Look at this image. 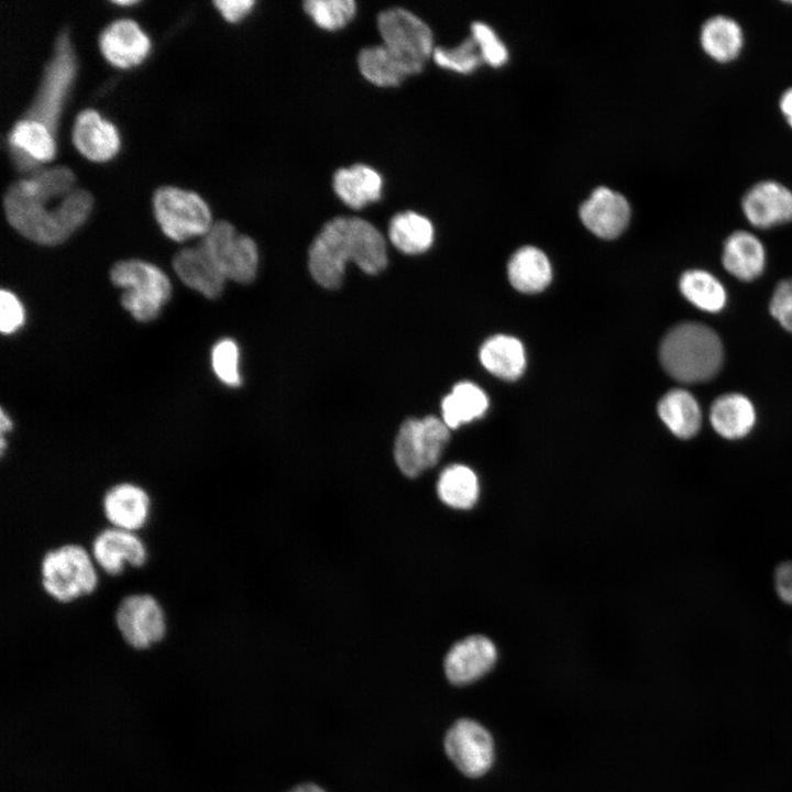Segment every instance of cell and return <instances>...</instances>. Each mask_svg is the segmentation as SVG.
Listing matches in <instances>:
<instances>
[{
	"label": "cell",
	"mask_w": 792,
	"mask_h": 792,
	"mask_svg": "<svg viewBox=\"0 0 792 792\" xmlns=\"http://www.w3.org/2000/svg\"><path fill=\"white\" fill-rule=\"evenodd\" d=\"M659 355L662 367L674 380L701 383L719 372L723 345L716 332L706 324L683 322L662 339Z\"/></svg>",
	"instance_id": "3"
},
{
	"label": "cell",
	"mask_w": 792,
	"mask_h": 792,
	"mask_svg": "<svg viewBox=\"0 0 792 792\" xmlns=\"http://www.w3.org/2000/svg\"><path fill=\"white\" fill-rule=\"evenodd\" d=\"M437 490L440 499L448 506L469 509L479 497L477 476L469 466L449 465L441 472Z\"/></svg>",
	"instance_id": "31"
},
{
	"label": "cell",
	"mask_w": 792,
	"mask_h": 792,
	"mask_svg": "<svg viewBox=\"0 0 792 792\" xmlns=\"http://www.w3.org/2000/svg\"><path fill=\"white\" fill-rule=\"evenodd\" d=\"M471 31L484 62L492 66H499L506 62L507 48L490 25L484 22H474Z\"/></svg>",
	"instance_id": "37"
},
{
	"label": "cell",
	"mask_w": 792,
	"mask_h": 792,
	"mask_svg": "<svg viewBox=\"0 0 792 792\" xmlns=\"http://www.w3.org/2000/svg\"><path fill=\"white\" fill-rule=\"evenodd\" d=\"M444 749L455 767L468 777L485 774L494 760L491 734L472 719H460L448 730Z\"/></svg>",
	"instance_id": "12"
},
{
	"label": "cell",
	"mask_w": 792,
	"mask_h": 792,
	"mask_svg": "<svg viewBox=\"0 0 792 792\" xmlns=\"http://www.w3.org/2000/svg\"><path fill=\"white\" fill-rule=\"evenodd\" d=\"M8 143L11 150L22 152L32 161H50L54 155V141L51 132L40 122L20 119L12 127Z\"/></svg>",
	"instance_id": "33"
},
{
	"label": "cell",
	"mask_w": 792,
	"mask_h": 792,
	"mask_svg": "<svg viewBox=\"0 0 792 792\" xmlns=\"http://www.w3.org/2000/svg\"><path fill=\"white\" fill-rule=\"evenodd\" d=\"M769 310L781 327L792 332V278L781 280L777 285Z\"/></svg>",
	"instance_id": "38"
},
{
	"label": "cell",
	"mask_w": 792,
	"mask_h": 792,
	"mask_svg": "<svg viewBox=\"0 0 792 792\" xmlns=\"http://www.w3.org/2000/svg\"><path fill=\"white\" fill-rule=\"evenodd\" d=\"M480 360L488 372L508 381L518 378L526 365L521 342L505 334L487 339L480 350Z\"/></svg>",
	"instance_id": "27"
},
{
	"label": "cell",
	"mask_w": 792,
	"mask_h": 792,
	"mask_svg": "<svg viewBox=\"0 0 792 792\" xmlns=\"http://www.w3.org/2000/svg\"><path fill=\"white\" fill-rule=\"evenodd\" d=\"M700 42L708 56L725 63L733 61L740 53L744 34L740 25L734 19L714 15L703 23Z\"/></svg>",
	"instance_id": "28"
},
{
	"label": "cell",
	"mask_w": 792,
	"mask_h": 792,
	"mask_svg": "<svg viewBox=\"0 0 792 792\" xmlns=\"http://www.w3.org/2000/svg\"><path fill=\"white\" fill-rule=\"evenodd\" d=\"M776 588L783 602L792 604V562L781 563L777 568Z\"/></svg>",
	"instance_id": "41"
},
{
	"label": "cell",
	"mask_w": 792,
	"mask_h": 792,
	"mask_svg": "<svg viewBox=\"0 0 792 792\" xmlns=\"http://www.w3.org/2000/svg\"><path fill=\"white\" fill-rule=\"evenodd\" d=\"M658 414L670 431L681 439L694 437L702 425V411L695 397L685 389H672L660 399Z\"/></svg>",
	"instance_id": "25"
},
{
	"label": "cell",
	"mask_w": 792,
	"mask_h": 792,
	"mask_svg": "<svg viewBox=\"0 0 792 792\" xmlns=\"http://www.w3.org/2000/svg\"><path fill=\"white\" fill-rule=\"evenodd\" d=\"M290 792H326L314 783H305L294 788Z\"/></svg>",
	"instance_id": "43"
},
{
	"label": "cell",
	"mask_w": 792,
	"mask_h": 792,
	"mask_svg": "<svg viewBox=\"0 0 792 792\" xmlns=\"http://www.w3.org/2000/svg\"><path fill=\"white\" fill-rule=\"evenodd\" d=\"M432 58L437 65L463 74L474 70L484 62L472 35L453 48H435Z\"/></svg>",
	"instance_id": "35"
},
{
	"label": "cell",
	"mask_w": 792,
	"mask_h": 792,
	"mask_svg": "<svg viewBox=\"0 0 792 792\" xmlns=\"http://www.w3.org/2000/svg\"><path fill=\"white\" fill-rule=\"evenodd\" d=\"M76 72V62L67 34L61 32L38 89L22 119L43 124L53 135L64 97Z\"/></svg>",
	"instance_id": "9"
},
{
	"label": "cell",
	"mask_w": 792,
	"mask_h": 792,
	"mask_svg": "<svg viewBox=\"0 0 792 792\" xmlns=\"http://www.w3.org/2000/svg\"><path fill=\"white\" fill-rule=\"evenodd\" d=\"M361 74L378 87H395L419 72L383 44L363 48L358 56Z\"/></svg>",
	"instance_id": "23"
},
{
	"label": "cell",
	"mask_w": 792,
	"mask_h": 792,
	"mask_svg": "<svg viewBox=\"0 0 792 792\" xmlns=\"http://www.w3.org/2000/svg\"><path fill=\"white\" fill-rule=\"evenodd\" d=\"M779 106L787 119V122L792 128V88L787 89L782 94Z\"/></svg>",
	"instance_id": "42"
},
{
	"label": "cell",
	"mask_w": 792,
	"mask_h": 792,
	"mask_svg": "<svg viewBox=\"0 0 792 792\" xmlns=\"http://www.w3.org/2000/svg\"><path fill=\"white\" fill-rule=\"evenodd\" d=\"M40 572L45 593L59 603L85 597L98 584L92 556L80 544L67 543L47 551Z\"/></svg>",
	"instance_id": "4"
},
{
	"label": "cell",
	"mask_w": 792,
	"mask_h": 792,
	"mask_svg": "<svg viewBox=\"0 0 792 792\" xmlns=\"http://www.w3.org/2000/svg\"><path fill=\"white\" fill-rule=\"evenodd\" d=\"M99 47L108 62L127 68L139 64L145 57L150 42L134 21L119 19L100 33Z\"/></svg>",
	"instance_id": "18"
},
{
	"label": "cell",
	"mask_w": 792,
	"mask_h": 792,
	"mask_svg": "<svg viewBox=\"0 0 792 792\" xmlns=\"http://www.w3.org/2000/svg\"><path fill=\"white\" fill-rule=\"evenodd\" d=\"M488 407L485 393L475 384H457L441 405L443 422L448 428H458L462 424L480 418Z\"/></svg>",
	"instance_id": "30"
},
{
	"label": "cell",
	"mask_w": 792,
	"mask_h": 792,
	"mask_svg": "<svg viewBox=\"0 0 792 792\" xmlns=\"http://www.w3.org/2000/svg\"><path fill=\"white\" fill-rule=\"evenodd\" d=\"M388 237L395 248L406 254L427 251L433 241L432 223L414 211L400 212L389 222Z\"/></svg>",
	"instance_id": "29"
},
{
	"label": "cell",
	"mask_w": 792,
	"mask_h": 792,
	"mask_svg": "<svg viewBox=\"0 0 792 792\" xmlns=\"http://www.w3.org/2000/svg\"><path fill=\"white\" fill-rule=\"evenodd\" d=\"M350 261L366 274L380 273L387 265L385 240L364 219L333 218L323 226L309 248V271L320 286L334 289L341 285Z\"/></svg>",
	"instance_id": "2"
},
{
	"label": "cell",
	"mask_w": 792,
	"mask_h": 792,
	"mask_svg": "<svg viewBox=\"0 0 792 792\" xmlns=\"http://www.w3.org/2000/svg\"><path fill=\"white\" fill-rule=\"evenodd\" d=\"M173 267L183 283L207 298H217L223 290L226 279L213 270L197 245L180 250L174 256Z\"/></svg>",
	"instance_id": "24"
},
{
	"label": "cell",
	"mask_w": 792,
	"mask_h": 792,
	"mask_svg": "<svg viewBox=\"0 0 792 792\" xmlns=\"http://www.w3.org/2000/svg\"><path fill=\"white\" fill-rule=\"evenodd\" d=\"M113 2H116L117 4H121V6H127V4H132V3H134L135 1H131V0H129V1H125V0L118 1V0H116V1H114V0H113Z\"/></svg>",
	"instance_id": "45"
},
{
	"label": "cell",
	"mask_w": 792,
	"mask_h": 792,
	"mask_svg": "<svg viewBox=\"0 0 792 792\" xmlns=\"http://www.w3.org/2000/svg\"><path fill=\"white\" fill-rule=\"evenodd\" d=\"M496 659V648L488 638L470 636L449 650L444 659V671L451 683L469 684L486 674Z\"/></svg>",
	"instance_id": "16"
},
{
	"label": "cell",
	"mask_w": 792,
	"mask_h": 792,
	"mask_svg": "<svg viewBox=\"0 0 792 792\" xmlns=\"http://www.w3.org/2000/svg\"><path fill=\"white\" fill-rule=\"evenodd\" d=\"M24 322V309L14 294L2 289L0 294V329L4 334L15 332Z\"/></svg>",
	"instance_id": "39"
},
{
	"label": "cell",
	"mask_w": 792,
	"mask_h": 792,
	"mask_svg": "<svg viewBox=\"0 0 792 792\" xmlns=\"http://www.w3.org/2000/svg\"><path fill=\"white\" fill-rule=\"evenodd\" d=\"M0 429H1L2 437L6 432H8L12 429V421L9 418V416L6 415V413L3 410H1V414H0Z\"/></svg>",
	"instance_id": "44"
},
{
	"label": "cell",
	"mask_w": 792,
	"mask_h": 792,
	"mask_svg": "<svg viewBox=\"0 0 792 792\" xmlns=\"http://www.w3.org/2000/svg\"><path fill=\"white\" fill-rule=\"evenodd\" d=\"M449 439L448 426L437 417L405 420L395 441L397 466L409 477L418 476L438 463Z\"/></svg>",
	"instance_id": "7"
},
{
	"label": "cell",
	"mask_w": 792,
	"mask_h": 792,
	"mask_svg": "<svg viewBox=\"0 0 792 792\" xmlns=\"http://www.w3.org/2000/svg\"><path fill=\"white\" fill-rule=\"evenodd\" d=\"M197 246L226 280L248 284L254 279L258 264L257 246L228 221L213 222Z\"/></svg>",
	"instance_id": "6"
},
{
	"label": "cell",
	"mask_w": 792,
	"mask_h": 792,
	"mask_svg": "<svg viewBox=\"0 0 792 792\" xmlns=\"http://www.w3.org/2000/svg\"><path fill=\"white\" fill-rule=\"evenodd\" d=\"M7 221L24 238L44 245L65 241L87 219L91 195L80 188L66 193L31 175L12 183L2 199Z\"/></svg>",
	"instance_id": "1"
},
{
	"label": "cell",
	"mask_w": 792,
	"mask_h": 792,
	"mask_svg": "<svg viewBox=\"0 0 792 792\" xmlns=\"http://www.w3.org/2000/svg\"><path fill=\"white\" fill-rule=\"evenodd\" d=\"M213 4L229 22H237L244 18L255 4L253 0H217Z\"/></svg>",
	"instance_id": "40"
},
{
	"label": "cell",
	"mask_w": 792,
	"mask_h": 792,
	"mask_svg": "<svg viewBox=\"0 0 792 792\" xmlns=\"http://www.w3.org/2000/svg\"><path fill=\"white\" fill-rule=\"evenodd\" d=\"M304 10L319 28L336 31L354 18L356 3L353 0H308Z\"/></svg>",
	"instance_id": "34"
},
{
	"label": "cell",
	"mask_w": 792,
	"mask_h": 792,
	"mask_svg": "<svg viewBox=\"0 0 792 792\" xmlns=\"http://www.w3.org/2000/svg\"><path fill=\"white\" fill-rule=\"evenodd\" d=\"M102 510L112 527L136 531L142 528L151 512L147 492L133 483L112 485L103 495Z\"/></svg>",
	"instance_id": "17"
},
{
	"label": "cell",
	"mask_w": 792,
	"mask_h": 792,
	"mask_svg": "<svg viewBox=\"0 0 792 792\" xmlns=\"http://www.w3.org/2000/svg\"><path fill=\"white\" fill-rule=\"evenodd\" d=\"M211 364L218 378L227 385L239 386V349L231 339H223L216 343L211 352Z\"/></svg>",
	"instance_id": "36"
},
{
	"label": "cell",
	"mask_w": 792,
	"mask_h": 792,
	"mask_svg": "<svg viewBox=\"0 0 792 792\" xmlns=\"http://www.w3.org/2000/svg\"><path fill=\"white\" fill-rule=\"evenodd\" d=\"M72 140L84 156L98 162L109 160L119 146L114 127L91 109L81 110L76 116Z\"/></svg>",
	"instance_id": "19"
},
{
	"label": "cell",
	"mask_w": 792,
	"mask_h": 792,
	"mask_svg": "<svg viewBox=\"0 0 792 792\" xmlns=\"http://www.w3.org/2000/svg\"><path fill=\"white\" fill-rule=\"evenodd\" d=\"M383 45L414 66L419 73L433 53L430 28L420 18L403 8H393L377 16Z\"/></svg>",
	"instance_id": "10"
},
{
	"label": "cell",
	"mask_w": 792,
	"mask_h": 792,
	"mask_svg": "<svg viewBox=\"0 0 792 792\" xmlns=\"http://www.w3.org/2000/svg\"><path fill=\"white\" fill-rule=\"evenodd\" d=\"M747 220L756 228L768 229L792 220V191L776 180L751 186L741 199Z\"/></svg>",
	"instance_id": "14"
},
{
	"label": "cell",
	"mask_w": 792,
	"mask_h": 792,
	"mask_svg": "<svg viewBox=\"0 0 792 792\" xmlns=\"http://www.w3.org/2000/svg\"><path fill=\"white\" fill-rule=\"evenodd\" d=\"M722 261L729 274L740 280L749 282L763 272L766 251L755 234L738 230L726 239Z\"/></svg>",
	"instance_id": "20"
},
{
	"label": "cell",
	"mask_w": 792,
	"mask_h": 792,
	"mask_svg": "<svg viewBox=\"0 0 792 792\" xmlns=\"http://www.w3.org/2000/svg\"><path fill=\"white\" fill-rule=\"evenodd\" d=\"M95 563L107 574L116 576L125 568H141L147 559L144 542L133 532L119 528L101 530L91 544Z\"/></svg>",
	"instance_id": "13"
},
{
	"label": "cell",
	"mask_w": 792,
	"mask_h": 792,
	"mask_svg": "<svg viewBox=\"0 0 792 792\" xmlns=\"http://www.w3.org/2000/svg\"><path fill=\"white\" fill-rule=\"evenodd\" d=\"M382 176L372 167L358 164L341 168L333 176L337 196L350 208L360 209L382 196Z\"/></svg>",
	"instance_id": "22"
},
{
	"label": "cell",
	"mask_w": 792,
	"mask_h": 792,
	"mask_svg": "<svg viewBox=\"0 0 792 792\" xmlns=\"http://www.w3.org/2000/svg\"><path fill=\"white\" fill-rule=\"evenodd\" d=\"M584 226L603 239L617 238L627 228L630 207L619 193L607 187L596 188L580 208Z\"/></svg>",
	"instance_id": "15"
},
{
	"label": "cell",
	"mask_w": 792,
	"mask_h": 792,
	"mask_svg": "<svg viewBox=\"0 0 792 792\" xmlns=\"http://www.w3.org/2000/svg\"><path fill=\"white\" fill-rule=\"evenodd\" d=\"M510 284L522 293L543 290L551 280V266L546 254L535 246L517 250L508 262Z\"/></svg>",
	"instance_id": "26"
},
{
	"label": "cell",
	"mask_w": 792,
	"mask_h": 792,
	"mask_svg": "<svg viewBox=\"0 0 792 792\" xmlns=\"http://www.w3.org/2000/svg\"><path fill=\"white\" fill-rule=\"evenodd\" d=\"M679 287L682 295L696 308L718 312L726 304V292L721 282L703 270H691L682 274Z\"/></svg>",
	"instance_id": "32"
},
{
	"label": "cell",
	"mask_w": 792,
	"mask_h": 792,
	"mask_svg": "<svg viewBox=\"0 0 792 792\" xmlns=\"http://www.w3.org/2000/svg\"><path fill=\"white\" fill-rule=\"evenodd\" d=\"M110 277L124 290L121 304L138 321L155 319L172 294L170 282L164 272L141 260L116 263Z\"/></svg>",
	"instance_id": "5"
},
{
	"label": "cell",
	"mask_w": 792,
	"mask_h": 792,
	"mask_svg": "<svg viewBox=\"0 0 792 792\" xmlns=\"http://www.w3.org/2000/svg\"><path fill=\"white\" fill-rule=\"evenodd\" d=\"M755 421V407L741 394L721 395L711 405L710 422L713 429L726 439H739L747 436Z\"/></svg>",
	"instance_id": "21"
},
{
	"label": "cell",
	"mask_w": 792,
	"mask_h": 792,
	"mask_svg": "<svg viewBox=\"0 0 792 792\" xmlns=\"http://www.w3.org/2000/svg\"><path fill=\"white\" fill-rule=\"evenodd\" d=\"M116 625L124 641L135 649H147L166 634V617L158 601L146 593L130 594L121 600Z\"/></svg>",
	"instance_id": "11"
},
{
	"label": "cell",
	"mask_w": 792,
	"mask_h": 792,
	"mask_svg": "<svg viewBox=\"0 0 792 792\" xmlns=\"http://www.w3.org/2000/svg\"><path fill=\"white\" fill-rule=\"evenodd\" d=\"M152 202L157 223L174 241L204 237L212 226L208 206L193 191L163 186L154 191Z\"/></svg>",
	"instance_id": "8"
}]
</instances>
